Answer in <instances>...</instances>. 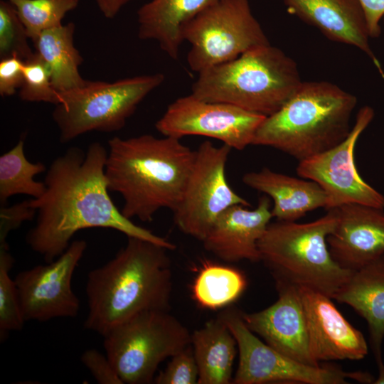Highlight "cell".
Segmentation results:
<instances>
[{
  "mask_svg": "<svg viewBox=\"0 0 384 384\" xmlns=\"http://www.w3.org/2000/svg\"><path fill=\"white\" fill-rule=\"evenodd\" d=\"M162 73L127 78L114 82L87 81L60 92L52 116L62 142L92 131L121 129L139 104L164 81Z\"/></svg>",
  "mask_w": 384,
  "mask_h": 384,
  "instance_id": "obj_7",
  "label": "cell"
},
{
  "mask_svg": "<svg viewBox=\"0 0 384 384\" xmlns=\"http://www.w3.org/2000/svg\"><path fill=\"white\" fill-rule=\"evenodd\" d=\"M299 289L306 316L313 359L319 363L364 358L368 352L364 336L346 319L332 299L306 287Z\"/></svg>",
  "mask_w": 384,
  "mask_h": 384,
  "instance_id": "obj_16",
  "label": "cell"
},
{
  "mask_svg": "<svg viewBox=\"0 0 384 384\" xmlns=\"http://www.w3.org/2000/svg\"><path fill=\"white\" fill-rule=\"evenodd\" d=\"M183 38L191 45L188 64L198 73L270 44L248 0H218L186 25Z\"/></svg>",
  "mask_w": 384,
  "mask_h": 384,
  "instance_id": "obj_9",
  "label": "cell"
},
{
  "mask_svg": "<svg viewBox=\"0 0 384 384\" xmlns=\"http://www.w3.org/2000/svg\"><path fill=\"white\" fill-rule=\"evenodd\" d=\"M278 299L260 311L241 315L246 326L263 341L283 354L311 366H319L312 358L306 316L298 286L276 280Z\"/></svg>",
  "mask_w": 384,
  "mask_h": 384,
  "instance_id": "obj_15",
  "label": "cell"
},
{
  "mask_svg": "<svg viewBox=\"0 0 384 384\" xmlns=\"http://www.w3.org/2000/svg\"><path fill=\"white\" fill-rule=\"evenodd\" d=\"M231 149L209 141L200 144L181 198L173 211L178 229L201 241L228 208L235 205L251 206L228 183L225 166Z\"/></svg>",
  "mask_w": 384,
  "mask_h": 384,
  "instance_id": "obj_11",
  "label": "cell"
},
{
  "mask_svg": "<svg viewBox=\"0 0 384 384\" xmlns=\"http://www.w3.org/2000/svg\"><path fill=\"white\" fill-rule=\"evenodd\" d=\"M336 208L307 223H270L258 242L261 261L274 280L320 292L332 299L353 271L332 257L327 237L337 223Z\"/></svg>",
  "mask_w": 384,
  "mask_h": 384,
  "instance_id": "obj_6",
  "label": "cell"
},
{
  "mask_svg": "<svg viewBox=\"0 0 384 384\" xmlns=\"http://www.w3.org/2000/svg\"><path fill=\"white\" fill-rule=\"evenodd\" d=\"M383 27H384V16L383 17Z\"/></svg>",
  "mask_w": 384,
  "mask_h": 384,
  "instance_id": "obj_38",
  "label": "cell"
},
{
  "mask_svg": "<svg viewBox=\"0 0 384 384\" xmlns=\"http://www.w3.org/2000/svg\"><path fill=\"white\" fill-rule=\"evenodd\" d=\"M46 171L41 162L29 161L24 154V141L20 139L9 151L0 156V203L5 206L10 197L17 194L40 198L46 184L34 177Z\"/></svg>",
  "mask_w": 384,
  "mask_h": 384,
  "instance_id": "obj_26",
  "label": "cell"
},
{
  "mask_svg": "<svg viewBox=\"0 0 384 384\" xmlns=\"http://www.w3.org/2000/svg\"><path fill=\"white\" fill-rule=\"evenodd\" d=\"M287 11L317 28L328 39L354 46L384 70L370 45V33L358 0H283Z\"/></svg>",
  "mask_w": 384,
  "mask_h": 384,
  "instance_id": "obj_19",
  "label": "cell"
},
{
  "mask_svg": "<svg viewBox=\"0 0 384 384\" xmlns=\"http://www.w3.org/2000/svg\"><path fill=\"white\" fill-rule=\"evenodd\" d=\"M367 21L370 38L381 32L380 21L384 16V0H358Z\"/></svg>",
  "mask_w": 384,
  "mask_h": 384,
  "instance_id": "obj_35",
  "label": "cell"
},
{
  "mask_svg": "<svg viewBox=\"0 0 384 384\" xmlns=\"http://www.w3.org/2000/svg\"><path fill=\"white\" fill-rule=\"evenodd\" d=\"M60 92L53 85L47 65L35 52L23 64V80L19 97L26 102H44L57 105Z\"/></svg>",
  "mask_w": 384,
  "mask_h": 384,
  "instance_id": "obj_30",
  "label": "cell"
},
{
  "mask_svg": "<svg viewBox=\"0 0 384 384\" xmlns=\"http://www.w3.org/2000/svg\"><path fill=\"white\" fill-rule=\"evenodd\" d=\"M219 316L237 342L239 362L232 383L343 384L348 379L365 383L374 380L367 373L346 372L333 365H307L283 354L262 341L235 309H228Z\"/></svg>",
  "mask_w": 384,
  "mask_h": 384,
  "instance_id": "obj_10",
  "label": "cell"
},
{
  "mask_svg": "<svg viewBox=\"0 0 384 384\" xmlns=\"http://www.w3.org/2000/svg\"><path fill=\"white\" fill-rule=\"evenodd\" d=\"M198 74L191 88L195 97L265 117L277 112L302 82L297 63L270 44Z\"/></svg>",
  "mask_w": 384,
  "mask_h": 384,
  "instance_id": "obj_5",
  "label": "cell"
},
{
  "mask_svg": "<svg viewBox=\"0 0 384 384\" xmlns=\"http://www.w3.org/2000/svg\"><path fill=\"white\" fill-rule=\"evenodd\" d=\"M265 117L231 104L206 101L191 94L171 103L155 127L165 137L203 136L221 141L231 149L243 150L252 144Z\"/></svg>",
  "mask_w": 384,
  "mask_h": 384,
  "instance_id": "obj_12",
  "label": "cell"
},
{
  "mask_svg": "<svg viewBox=\"0 0 384 384\" xmlns=\"http://www.w3.org/2000/svg\"><path fill=\"white\" fill-rule=\"evenodd\" d=\"M270 203L262 196L255 209L242 205L228 208L202 240L204 248L228 262L261 261L258 242L272 218Z\"/></svg>",
  "mask_w": 384,
  "mask_h": 384,
  "instance_id": "obj_18",
  "label": "cell"
},
{
  "mask_svg": "<svg viewBox=\"0 0 384 384\" xmlns=\"http://www.w3.org/2000/svg\"><path fill=\"white\" fill-rule=\"evenodd\" d=\"M218 0H151L137 11L138 36L154 40L172 59L176 60L186 25Z\"/></svg>",
  "mask_w": 384,
  "mask_h": 384,
  "instance_id": "obj_22",
  "label": "cell"
},
{
  "mask_svg": "<svg viewBox=\"0 0 384 384\" xmlns=\"http://www.w3.org/2000/svg\"><path fill=\"white\" fill-rule=\"evenodd\" d=\"M246 287V277L242 271L206 262L201 267L193 282L192 294L201 307L218 309L235 302Z\"/></svg>",
  "mask_w": 384,
  "mask_h": 384,
  "instance_id": "obj_25",
  "label": "cell"
},
{
  "mask_svg": "<svg viewBox=\"0 0 384 384\" xmlns=\"http://www.w3.org/2000/svg\"><path fill=\"white\" fill-rule=\"evenodd\" d=\"M127 238L112 259L87 275L84 326L102 336L139 313L170 307L169 250L141 238Z\"/></svg>",
  "mask_w": 384,
  "mask_h": 384,
  "instance_id": "obj_2",
  "label": "cell"
},
{
  "mask_svg": "<svg viewBox=\"0 0 384 384\" xmlns=\"http://www.w3.org/2000/svg\"><path fill=\"white\" fill-rule=\"evenodd\" d=\"M107 153L97 142L90 144L86 151L68 149L50 164L44 180L45 193L30 200L37 219L26 242L47 263L67 250L76 233L91 228L114 229L127 238L175 250L174 243L134 224L116 207L105 173Z\"/></svg>",
  "mask_w": 384,
  "mask_h": 384,
  "instance_id": "obj_1",
  "label": "cell"
},
{
  "mask_svg": "<svg viewBox=\"0 0 384 384\" xmlns=\"http://www.w3.org/2000/svg\"><path fill=\"white\" fill-rule=\"evenodd\" d=\"M16 9L33 43L44 31L62 25L66 14L80 0H7Z\"/></svg>",
  "mask_w": 384,
  "mask_h": 384,
  "instance_id": "obj_27",
  "label": "cell"
},
{
  "mask_svg": "<svg viewBox=\"0 0 384 384\" xmlns=\"http://www.w3.org/2000/svg\"><path fill=\"white\" fill-rule=\"evenodd\" d=\"M348 304L367 322L375 360L384 338V255L352 272L332 297Z\"/></svg>",
  "mask_w": 384,
  "mask_h": 384,
  "instance_id": "obj_21",
  "label": "cell"
},
{
  "mask_svg": "<svg viewBox=\"0 0 384 384\" xmlns=\"http://www.w3.org/2000/svg\"><path fill=\"white\" fill-rule=\"evenodd\" d=\"M243 183L273 201L272 218L280 221H295L308 212L326 209L327 196L321 187L309 179H301L275 172L268 168L246 173Z\"/></svg>",
  "mask_w": 384,
  "mask_h": 384,
  "instance_id": "obj_20",
  "label": "cell"
},
{
  "mask_svg": "<svg viewBox=\"0 0 384 384\" xmlns=\"http://www.w3.org/2000/svg\"><path fill=\"white\" fill-rule=\"evenodd\" d=\"M36 210L30 200L15 203L11 206H1L0 209V247H9L6 238L9 233L18 228L27 220H31Z\"/></svg>",
  "mask_w": 384,
  "mask_h": 384,
  "instance_id": "obj_32",
  "label": "cell"
},
{
  "mask_svg": "<svg viewBox=\"0 0 384 384\" xmlns=\"http://www.w3.org/2000/svg\"><path fill=\"white\" fill-rule=\"evenodd\" d=\"M14 260L9 247H0V337L4 340L11 331H21L25 323L14 279L10 270Z\"/></svg>",
  "mask_w": 384,
  "mask_h": 384,
  "instance_id": "obj_28",
  "label": "cell"
},
{
  "mask_svg": "<svg viewBox=\"0 0 384 384\" xmlns=\"http://www.w3.org/2000/svg\"><path fill=\"white\" fill-rule=\"evenodd\" d=\"M378 366V375L376 379L374 380V384H384V364L382 358L376 360Z\"/></svg>",
  "mask_w": 384,
  "mask_h": 384,
  "instance_id": "obj_37",
  "label": "cell"
},
{
  "mask_svg": "<svg viewBox=\"0 0 384 384\" xmlns=\"http://www.w3.org/2000/svg\"><path fill=\"white\" fill-rule=\"evenodd\" d=\"M86 247L85 240H74L55 260L17 274L14 281L26 321L78 315L80 299L73 291L71 282Z\"/></svg>",
  "mask_w": 384,
  "mask_h": 384,
  "instance_id": "obj_14",
  "label": "cell"
},
{
  "mask_svg": "<svg viewBox=\"0 0 384 384\" xmlns=\"http://www.w3.org/2000/svg\"><path fill=\"white\" fill-rule=\"evenodd\" d=\"M191 344L198 368V384L233 383L237 342L220 316L193 331Z\"/></svg>",
  "mask_w": 384,
  "mask_h": 384,
  "instance_id": "obj_23",
  "label": "cell"
},
{
  "mask_svg": "<svg viewBox=\"0 0 384 384\" xmlns=\"http://www.w3.org/2000/svg\"><path fill=\"white\" fill-rule=\"evenodd\" d=\"M24 61L17 56L1 59L0 95L9 97L14 95L22 85Z\"/></svg>",
  "mask_w": 384,
  "mask_h": 384,
  "instance_id": "obj_34",
  "label": "cell"
},
{
  "mask_svg": "<svg viewBox=\"0 0 384 384\" xmlns=\"http://www.w3.org/2000/svg\"><path fill=\"white\" fill-rule=\"evenodd\" d=\"M75 24L65 25L43 31L33 42L36 53L47 65L52 83L59 92L83 85L86 80L79 73L83 58L74 46Z\"/></svg>",
  "mask_w": 384,
  "mask_h": 384,
  "instance_id": "obj_24",
  "label": "cell"
},
{
  "mask_svg": "<svg viewBox=\"0 0 384 384\" xmlns=\"http://www.w3.org/2000/svg\"><path fill=\"white\" fill-rule=\"evenodd\" d=\"M374 115L371 107H361L349 134L343 142L329 150L299 161L297 174L316 182L326 193V210L348 203L384 209V196L361 177L354 159L356 142Z\"/></svg>",
  "mask_w": 384,
  "mask_h": 384,
  "instance_id": "obj_13",
  "label": "cell"
},
{
  "mask_svg": "<svg viewBox=\"0 0 384 384\" xmlns=\"http://www.w3.org/2000/svg\"><path fill=\"white\" fill-rule=\"evenodd\" d=\"M26 29L15 6L7 0L0 1V58L17 56L23 61L34 53Z\"/></svg>",
  "mask_w": 384,
  "mask_h": 384,
  "instance_id": "obj_29",
  "label": "cell"
},
{
  "mask_svg": "<svg viewBox=\"0 0 384 384\" xmlns=\"http://www.w3.org/2000/svg\"><path fill=\"white\" fill-rule=\"evenodd\" d=\"M180 139L143 134L108 141L107 186L123 198L125 217L151 222L160 209L175 210L196 156Z\"/></svg>",
  "mask_w": 384,
  "mask_h": 384,
  "instance_id": "obj_3",
  "label": "cell"
},
{
  "mask_svg": "<svg viewBox=\"0 0 384 384\" xmlns=\"http://www.w3.org/2000/svg\"><path fill=\"white\" fill-rule=\"evenodd\" d=\"M82 364L100 384H123L107 356L96 349L85 351L80 357Z\"/></svg>",
  "mask_w": 384,
  "mask_h": 384,
  "instance_id": "obj_33",
  "label": "cell"
},
{
  "mask_svg": "<svg viewBox=\"0 0 384 384\" xmlns=\"http://www.w3.org/2000/svg\"><path fill=\"white\" fill-rule=\"evenodd\" d=\"M326 241L334 260L355 271L384 255V209L359 203L343 205Z\"/></svg>",
  "mask_w": 384,
  "mask_h": 384,
  "instance_id": "obj_17",
  "label": "cell"
},
{
  "mask_svg": "<svg viewBox=\"0 0 384 384\" xmlns=\"http://www.w3.org/2000/svg\"><path fill=\"white\" fill-rule=\"evenodd\" d=\"M198 368L191 344L173 356L154 381L157 384H196L198 383Z\"/></svg>",
  "mask_w": 384,
  "mask_h": 384,
  "instance_id": "obj_31",
  "label": "cell"
},
{
  "mask_svg": "<svg viewBox=\"0 0 384 384\" xmlns=\"http://www.w3.org/2000/svg\"><path fill=\"white\" fill-rule=\"evenodd\" d=\"M357 98L327 81L300 84L259 126L252 145L279 150L299 161L329 150L349 134Z\"/></svg>",
  "mask_w": 384,
  "mask_h": 384,
  "instance_id": "obj_4",
  "label": "cell"
},
{
  "mask_svg": "<svg viewBox=\"0 0 384 384\" xmlns=\"http://www.w3.org/2000/svg\"><path fill=\"white\" fill-rule=\"evenodd\" d=\"M104 348L123 383L154 380L160 363L191 345V334L169 311L139 313L113 328Z\"/></svg>",
  "mask_w": 384,
  "mask_h": 384,
  "instance_id": "obj_8",
  "label": "cell"
},
{
  "mask_svg": "<svg viewBox=\"0 0 384 384\" xmlns=\"http://www.w3.org/2000/svg\"><path fill=\"white\" fill-rule=\"evenodd\" d=\"M100 11L107 18H113L121 9L132 0H95Z\"/></svg>",
  "mask_w": 384,
  "mask_h": 384,
  "instance_id": "obj_36",
  "label": "cell"
}]
</instances>
